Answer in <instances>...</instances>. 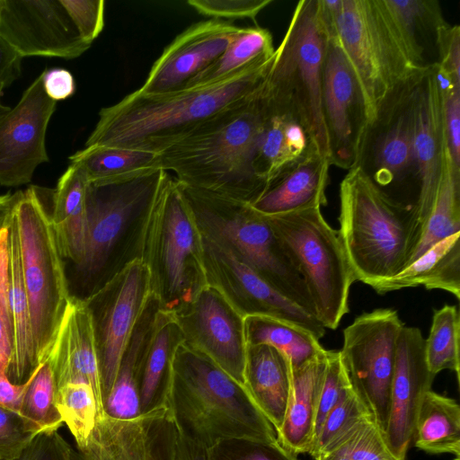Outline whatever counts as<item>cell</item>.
<instances>
[{
    "instance_id": "obj_22",
    "label": "cell",
    "mask_w": 460,
    "mask_h": 460,
    "mask_svg": "<svg viewBox=\"0 0 460 460\" xmlns=\"http://www.w3.org/2000/svg\"><path fill=\"white\" fill-rule=\"evenodd\" d=\"M45 360L58 388L70 383L89 385L97 402V419L105 414L93 320L84 299L71 295Z\"/></svg>"
},
{
    "instance_id": "obj_18",
    "label": "cell",
    "mask_w": 460,
    "mask_h": 460,
    "mask_svg": "<svg viewBox=\"0 0 460 460\" xmlns=\"http://www.w3.org/2000/svg\"><path fill=\"white\" fill-rule=\"evenodd\" d=\"M322 112L330 164L355 167L367 124L364 100L343 51L330 39L323 68Z\"/></svg>"
},
{
    "instance_id": "obj_6",
    "label": "cell",
    "mask_w": 460,
    "mask_h": 460,
    "mask_svg": "<svg viewBox=\"0 0 460 460\" xmlns=\"http://www.w3.org/2000/svg\"><path fill=\"white\" fill-rule=\"evenodd\" d=\"M180 185L202 237L229 252L279 292L316 317L297 265L262 214L248 203L181 182Z\"/></svg>"
},
{
    "instance_id": "obj_32",
    "label": "cell",
    "mask_w": 460,
    "mask_h": 460,
    "mask_svg": "<svg viewBox=\"0 0 460 460\" xmlns=\"http://www.w3.org/2000/svg\"><path fill=\"white\" fill-rule=\"evenodd\" d=\"M420 286L441 289L460 299V232L437 243L400 273L375 284L372 288L385 294Z\"/></svg>"
},
{
    "instance_id": "obj_60",
    "label": "cell",
    "mask_w": 460,
    "mask_h": 460,
    "mask_svg": "<svg viewBox=\"0 0 460 460\" xmlns=\"http://www.w3.org/2000/svg\"><path fill=\"white\" fill-rule=\"evenodd\" d=\"M4 89V88L2 85H0V116H2L10 110V107L4 105L1 102Z\"/></svg>"
},
{
    "instance_id": "obj_47",
    "label": "cell",
    "mask_w": 460,
    "mask_h": 460,
    "mask_svg": "<svg viewBox=\"0 0 460 460\" xmlns=\"http://www.w3.org/2000/svg\"><path fill=\"white\" fill-rule=\"evenodd\" d=\"M442 99L447 147L456 167L460 170V83L433 64Z\"/></svg>"
},
{
    "instance_id": "obj_15",
    "label": "cell",
    "mask_w": 460,
    "mask_h": 460,
    "mask_svg": "<svg viewBox=\"0 0 460 460\" xmlns=\"http://www.w3.org/2000/svg\"><path fill=\"white\" fill-rule=\"evenodd\" d=\"M202 240L208 285L217 288L243 318L270 316L304 328L318 340L324 336L325 327L315 316L282 295L229 252L204 237Z\"/></svg>"
},
{
    "instance_id": "obj_43",
    "label": "cell",
    "mask_w": 460,
    "mask_h": 460,
    "mask_svg": "<svg viewBox=\"0 0 460 460\" xmlns=\"http://www.w3.org/2000/svg\"><path fill=\"white\" fill-rule=\"evenodd\" d=\"M372 416L366 404L350 385L326 416L311 456L332 449L363 419Z\"/></svg>"
},
{
    "instance_id": "obj_2",
    "label": "cell",
    "mask_w": 460,
    "mask_h": 460,
    "mask_svg": "<svg viewBox=\"0 0 460 460\" xmlns=\"http://www.w3.org/2000/svg\"><path fill=\"white\" fill-rule=\"evenodd\" d=\"M261 88L244 103L161 151L158 166L173 172L179 182L190 188L250 205L255 202L266 187L254 169L268 115Z\"/></svg>"
},
{
    "instance_id": "obj_12",
    "label": "cell",
    "mask_w": 460,
    "mask_h": 460,
    "mask_svg": "<svg viewBox=\"0 0 460 460\" xmlns=\"http://www.w3.org/2000/svg\"><path fill=\"white\" fill-rule=\"evenodd\" d=\"M263 216L297 265L317 319L336 329L349 312V293L356 281L339 231L326 222L321 208Z\"/></svg>"
},
{
    "instance_id": "obj_11",
    "label": "cell",
    "mask_w": 460,
    "mask_h": 460,
    "mask_svg": "<svg viewBox=\"0 0 460 460\" xmlns=\"http://www.w3.org/2000/svg\"><path fill=\"white\" fill-rule=\"evenodd\" d=\"M428 68L401 83L380 104L366 125L355 165L389 199L414 209L419 193L417 105Z\"/></svg>"
},
{
    "instance_id": "obj_39",
    "label": "cell",
    "mask_w": 460,
    "mask_h": 460,
    "mask_svg": "<svg viewBox=\"0 0 460 460\" xmlns=\"http://www.w3.org/2000/svg\"><path fill=\"white\" fill-rule=\"evenodd\" d=\"M69 160L83 169L91 183L158 166V154L104 146H85Z\"/></svg>"
},
{
    "instance_id": "obj_54",
    "label": "cell",
    "mask_w": 460,
    "mask_h": 460,
    "mask_svg": "<svg viewBox=\"0 0 460 460\" xmlns=\"http://www.w3.org/2000/svg\"><path fill=\"white\" fill-rule=\"evenodd\" d=\"M73 448L58 429L38 434L19 460H73Z\"/></svg>"
},
{
    "instance_id": "obj_50",
    "label": "cell",
    "mask_w": 460,
    "mask_h": 460,
    "mask_svg": "<svg viewBox=\"0 0 460 460\" xmlns=\"http://www.w3.org/2000/svg\"><path fill=\"white\" fill-rule=\"evenodd\" d=\"M272 0H189L199 13L211 19H250L256 24L258 14Z\"/></svg>"
},
{
    "instance_id": "obj_3",
    "label": "cell",
    "mask_w": 460,
    "mask_h": 460,
    "mask_svg": "<svg viewBox=\"0 0 460 460\" xmlns=\"http://www.w3.org/2000/svg\"><path fill=\"white\" fill-rule=\"evenodd\" d=\"M165 412L181 433L206 448L232 438L278 441L245 386L183 343L173 356Z\"/></svg>"
},
{
    "instance_id": "obj_34",
    "label": "cell",
    "mask_w": 460,
    "mask_h": 460,
    "mask_svg": "<svg viewBox=\"0 0 460 460\" xmlns=\"http://www.w3.org/2000/svg\"><path fill=\"white\" fill-rule=\"evenodd\" d=\"M417 448L432 455L449 454L460 460V406L455 399L427 391L413 429Z\"/></svg>"
},
{
    "instance_id": "obj_28",
    "label": "cell",
    "mask_w": 460,
    "mask_h": 460,
    "mask_svg": "<svg viewBox=\"0 0 460 460\" xmlns=\"http://www.w3.org/2000/svg\"><path fill=\"white\" fill-rule=\"evenodd\" d=\"M243 377L251 397L277 431L289 397V359L272 346L247 345Z\"/></svg>"
},
{
    "instance_id": "obj_33",
    "label": "cell",
    "mask_w": 460,
    "mask_h": 460,
    "mask_svg": "<svg viewBox=\"0 0 460 460\" xmlns=\"http://www.w3.org/2000/svg\"><path fill=\"white\" fill-rule=\"evenodd\" d=\"M385 12L412 62L429 66L427 55L436 49L437 34L447 23L437 0H381Z\"/></svg>"
},
{
    "instance_id": "obj_13",
    "label": "cell",
    "mask_w": 460,
    "mask_h": 460,
    "mask_svg": "<svg viewBox=\"0 0 460 460\" xmlns=\"http://www.w3.org/2000/svg\"><path fill=\"white\" fill-rule=\"evenodd\" d=\"M397 312L378 308L358 316L343 331L340 350L350 384L385 433L399 333Z\"/></svg>"
},
{
    "instance_id": "obj_35",
    "label": "cell",
    "mask_w": 460,
    "mask_h": 460,
    "mask_svg": "<svg viewBox=\"0 0 460 460\" xmlns=\"http://www.w3.org/2000/svg\"><path fill=\"white\" fill-rule=\"evenodd\" d=\"M160 309L159 301L151 293L122 353L113 388L104 402V411L112 418L128 420L140 416L137 383L138 354Z\"/></svg>"
},
{
    "instance_id": "obj_51",
    "label": "cell",
    "mask_w": 460,
    "mask_h": 460,
    "mask_svg": "<svg viewBox=\"0 0 460 460\" xmlns=\"http://www.w3.org/2000/svg\"><path fill=\"white\" fill-rule=\"evenodd\" d=\"M35 437L21 415L0 406V460H19Z\"/></svg>"
},
{
    "instance_id": "obj_30",
    "label": "cell",
    "mask_w": 460,
    "mask_h": 460,
    "mask_svg": "<svg viewBox=\"0 0 460 460\" xmlns=\"http://www.w3.org/2000/svg\"><path fill=\"white\" fill-rule=\"evenodd\" d=\"M6 227L8 230L9 291L13 332L12 358L7 376L12 382L22 384L29 378L38 363L34 351L29 300L22 275L19 236L13 212Z\"/></svg>"
},
{
    "instance_id": "obj_42",
    "label": "cell",
    "mask_w": 460,
    "mask_h": 460,
    "mask_svg": "<svg viewBox=\"0 0 460 460\" xmlns=\"http://www.w3.org/2000/svg\"><path fill=\"white\" fill-rule=\"evenodd\" d=\"M56 407L72 434L76 447H84L97 421V402L92 387L84 383L66 384L57 390Z\"/></svg>"
},
{
    "instance_id": "obj_20",
    "label": "cell",
    "mask_w": 460,
    "mask_h": 460,
    "mask_svg": "<svg viewBox=\"0 0 460 460\" xmlns=\"http://www.w3.org/2000/svg\"><path fill=\"white\" fill-rule=\"evenodd\" d=\"M241 30L217 19L192 24L164 48L137 90L160 94L183 89L226 49Z\"/></svg>"
},
{
    "instance_id": "obj_14",
    "label": "cell",
    "mask_w": 460,
    "mask_h": 460,
    "mask_svg": "<svg viewBox=\"0 0 460 460\" xmlns=\"http://www.w3.org/2000/svg\"><path fill=\"white\" fill-rule=\"evenodd\" d=\"M150 294L148 270L137 260L84 299L93 320L103 407L115 384L122 353Z\"/></svg>"
},
{
    "instance_id": "obj_44",
    "label": "cell",
    "mask_w": 460,
    "mask_h": 460,
    "mask_svg": "<svg viewBox=\"0 0 460 460\" xmlns=\"http://www.w3.org/2000/svg\"><path fill=\"white\" fill-rule=\"evenodd\" d=\"M150 438L153 460H208V448L181 433L165 411L154 416Z\"/></svg>"
},
{
    "instance_id": "obj_10",
    "label": "cell",
    "mask_w": 460,
    "mask_h": 460,
    "mask_svg": "<svg viewBox=\"0 0 460 460\" xmlns=\"http://www.w3.org/2000/svg\"><path fill=\"white\" fill-rule=\"evenodd\" d=\"M43 190L26 189L13 210L38 365L49 351L71 296Z\"/></svg>"
},
{
    "instance_id": "obj_45",
    "label": "cell",
    "mask_w": 460,
    "mask_h": 460,
    "mask_svg": "<svg viewBox=\"0 0 460 460\" xmlns=\"http://www.w3.org/2000/svg\"><path fill=\"white\" fill-rule=\"evenodd\" d=\"M335 448L342 450L351 460H398L372 416L359 421L330 450Z\"/></svg>"
},
{
    "instance_id": "obj_49",
    "label": "cell",
    "mask_w": 460,
    "mask_h": 460,
    "mask_svg": "<svg viewBox=\"0 0 460 460\" xmlns=\"http://www.w3.org/2000/svg\"><path fill=\"white\" fill-rule=\"evenodd\" d=\"M13 336L8 277V230L5 226L0 231V366L6 370L12 358Z\"/></svg>"
},
{
    "instance_id": "obj_1",
    "label": "cell",
    "mask_w": 460,
    "mask_h": 460,
    "mask_svg": "<svg viewBox=\"0 0 460 460\" xmlns=\"http://www.w3.org/2000/svg\"><path fill=\"white\" fill-rule=\"evenodd\" d=\"M273 56L212 84L160 94L137 90L100 111L85 146L159 154L211 119L250 100L264 82Z\"/></svg>"
},
{
    "instance_id": "obj_19",
    "label": "cell",
    "mask_w": 460,
    "mask_h": 460,
    "mask_svg": "<svg viewBox=\"0 0 460 460\" xmlns=\"http://www.w3.org/2000/svg\"><path fill=\"white\" fill-rule=\"evenodd\" d=\"M0 36L22 58L72 59L92 45L81 38L60 0H0Z\"/></svg>"
},
{
    "instance_id": "obj_4",
    "label": "cell",
    "mask_w": 460,
    "mask_h": 460,
    "mask_svg": "<svg viewBox=\"0 0 460 460\" xmlns=\"http://www.w3.org/2000/svg\"><path fill=\"white\" fill-rule=\"evenodd\" d=\"M168 175L151 166L90 182L85 250L75 267L87 288L84 299L141 259L147 218Z\"/></svg>"
},
{
    "instance_id": "obj_27",
    "label": "cell",
    "mask_w": 460,
    "mask_h": 460,
    "mask_svg": "<svg viewBox=\"0 0 460 460\" xmlns=\"http://www.w3.org/2000/svg\"><path fill=\"white\" fill-rule=\"evenodd\" d=\"M89 180L83 169L70 164L51 190L50 219L62 258L77 267L84 254L87 233Z\"/></svg>"
},
{
    "instance_id": "obj_55",
    "label": "cell",
    "mask_w": 460,
    "mask_h": 460,
    "mask_svg": "<svg viewBox=\"0 0 460 460\" xmlns=\"http://www.w3.org/2000/svg\"><path fill=\"white\" fill-rule=\"evenodd\" d=\"M43 84L47 95L56 102L70 97L75 91L74 76L64 68L43 71Z\"/></svg>"
},
{
    "instance_id": "obj_29",
    "label": "cell",
    "mask_w": 460,
    "mask_h": 460,
    "mask_svg": "<svg viewBox=\"0 0 460 460\" xmlns=\"http://www.w3.org/2000/svg\"><path fill=\"white\" fill-rule=\"evenodd\" d=\"M265 106L268 115L259 140L254 169L267 185L302 159L312 143L303 125L291 111L266 103Z\"/></svg>"
},
{
    "instance_id": "obj_56",
    "label": "cell",
    "mask_w": 460,
    "mask_h": 460,
    "mask_svg": "<svg viewBox=\"0 0 460 460\" xmlns=\"http://www.w3.org/2000/svg\"><path fill=\"white\" fill-rule=\"evenodd\" d=\"M22 57L0 36V85L9 87L22 72Z\"/></svg>"
},
{
    "instance_id": "obj_41",
    "label": "cell",
    "mask_w": 460,
    "mask_h": 460,
    "mask_svg": "<svg viewBox=\"0 0 460 460\" xmlns=\"http://www.w3.org/2000/svg\"><path fill=\"white\" fill-rule=\"evenodd\" d=\"M459 329L456 306L446 305L434 311L429 333L425 339L426 360L433 376L447 369L456 373L459 382Z\"/></svg>"
},
{
    "instance_id": "obj_46",
    "label": "cell",
    "mask_w": 460,
    "mask_h": 460,
    "mask_svg": "<svg viewBox=\"0 0 460 460\" xmlns=\"http://www.w3.org/2000/svg\"><path fill=\"white\" fill-rule=\"evenodd\" d=\"M208 460H297L279 441L265 442L247 438L220 441L208 448Z\"/></svg>"
},
{
    "instance_id": "obj_16",
    "label": "cell",
    "mask_w": 460,
    "mask_h": 460,
    "mask_svg": "<svg viewBox=\"0 0 460 460\" xmlns=\"http://www.w3.org/2000/svg\"><path fill=\"white\" fill-rule=\"evenodd\" d=\"M173 316L184 345L208 357L244 385V318L217 288L205 286L186 308Z\"/></svg>"
},
{
    "instance_id": "obj_24",
    "label": "cell",
    "mask_w": 460,
    "mask_h": 460,
    "mask_svg": "<svg viewBox=\"0 0 460 460\" xmlns=\"http://www.w3.org/2000/svg\"><path fill=\"white\" fill-rule=\"evenodd\" d=\"M330 166L312 144L302 159L268 182L251 206L265 216L325 206Z\"/></svg>"
},
{
    "instance_id": "obj_31",
    "label": "cell",
    "mask_w": 460,
    "mask_h": 460,
    "mask_svg": "<svg viewBox=\"0 0 460 460\" xmlns=\"http://www.w3.org/2000/svg\"><path fill=\"white\" fill-rule=\"evenodd\" d=\"M157 412L128 420L105 413L87 444L73 450V460H153L150 426Z\"/></svg>"
},
{
    "instance_id": "obj_7",
    "label": "cell",
    "mask_w": 460,
    "mask_h": 460,
    "mask_svg": "<svg viewBox=\"0 0 460 460\" xmlns=\"http://www.w3.org/2000/svg\"><path fill=\"white\" fill-rule=\"evenodd\" d=\"M203 240L180 182L168 175L146 225L140 261L162 311L175 314L208 285Z\"/></svg>"
},
{
    "instance_id": "obj_9",
    "label": "cell",
    "mask_w": 460,
    "mask_h": 460,
    "mask_svg": "<svg viewBox=\"0 0 460 460\" xmlns=\"http://www.w3.org/2000/svg\"><path fill=\"white\" fill-rule=\"evenodd\" d=\"M333 10L328 36L340 45L356 76L367 124L401 83L428 66L410 58L381 0H335Z\"/></svg>"
},
{
    "instance_id": "obj_53",
    "label": "cell",
    "mask_w": 460,
    "mask_h": 460,
    "mask_svg": "<svg viewBox=\"0 0 460 460\" xmlns=\"http://www.w3.org/2000/svg\"><path fill=\"white\" fill-rule=\"evenodd\" d=\"M437 64L451 78L460 83V28L444 24L438 31L436 40Z\"/></svg>"
},
{
    "instance_id": "obj_26",
    "label": "cell",
    "mask_w": 460,
    "mask_h": 460,
    "mask_svg": "<svg viewBox=\"0 0 460 460\" xmlns=\"http://www.w3.org/2000/svg\"><path fill=\"white\" fill-rule=\"evenodd\" d=\"M323 354L298 368L291 367L288 405L280 428L276 431L279 444L292 454H312L315 422L325 367Z\"/></svg>"
},
{
    "instance_id": "obj_40",
    "label": "cell",
    "mask_w": 460,
    "mask_h": 460,
    "mask_svg": "<svg viewBox=\"0 0 460 460\" xmlns=\"http://www.w3.org/2000/svg\"><path fill=\"white\" fill-rule=\"evenodd\" d=\"M28 381L20 413L26 429L36 436L58 429L63 422L56 407L58 387L49 362L40 363Z\"/></svg>"
},
{
    "instance_id": "obj_23",
    "label": "cell",
    "mask_w": 460,
    "mask_h": 460,
    "mask_svg": "<svg viewBox=\"0 0 460 460\" xmlns=\"http://www.w3.org/2000/svg\"><path fill=\"white\" fill-rule=\"evenodd\" d=\"M446 146L442 99L432 64L420 83L415 130V154L419 172V193L415 210L423 226L434 204Z\"/></svg>"
},
{
    "instance_id": "obj_37",
    "label": "cell",
    "mask_w": 460,
    "mask_h": 460,
    "mask_svg": "<svg viewBox=\"0 0 460 460\" xmlns=\"http://www.w3.org/2000/svg\"><path fill=\"white\" fill-rule=\"evenodd\" d=\"M458 232H460V170L454 164L447 144L434 204L423 226L420 241L411 262L437 243Z\"/></svg>"
},
{
    "instance_id": "obj_58",
    "label": "cell",
    "mask_w": 460,
    "mask_h": 460,
    "mask_svg": "<svg viewBox=\"0 0 460 460\" xmlns=\"http://www.w3.org/2000/svg\"><path fill=\"white\" fill-rule=\"evenodd\" d=\"M22 194V190L0 194V231L8 223L13 209Z\"/></svg>"
},
{
    "instance_id": "obj_52",
    "label": "cell",
    "mask_w": 460,
    "mask_h": 460,
    "mask_svg": "<svg viewBox=\"0 0 460 460\" xmlns=\"http://www.w3.org/2000/svg\"><path fill=\"white\" fill-rule=\"evenodd\" d=\"M81 38L92 44L104 27L103 0H60Z\"/></svg>"
},
{
    "instance_id": "obj_25",
    "label": "cell",
    "mask_w": 460,
    "mask_h": 460,
    "mask_svg": "<svg viewBox=\"0 0 460 460\" xmlns=\"http://www.w3.org/2000/svg\"><path fill=\"white\" fill-rule=\"evenodd\" d=\"M183 341L174 316L160 309L138 354L137 383L140 415L165 411L173 356Z\"/></svg>"
},
{
    "instance_id": "obj_21",
    "label": "cell",
    "mask_w": 460,
    "mask_h": 460,
    "mask_svg": "<svg viewBox=\"0 0 460 460\" xmlns=\"http://www.w3.org/2000/svg\"><path fill=\"white\" fill-rule=\"evenodd\" d=\"M435 376L428 367L425 339L417 327L402 328L396 345L385 440L398 460H405L418 409Z\"/></svg>"
},
{
    "instance_id": "obj_59",
    "label": "cell",
    "mask_w": 460,
    "mask_h": 460,
    "mask_svg": "<svg viewBox=\"0 0 460 460\" xmlns=\"http://www.w3.org/2000/svg\"><path fill=\"white\" fill-rule=\"evenodd\" d=\"M314 460H351L342 450L335 448L328 452L319 454Z\"/></svg>"
},
{
    "instance_id": "obj_48",
    "label": "cell",
    "mask_w": 460,
    "mask_h": 460,
    "mask_svg": "<svg viewBox=\"0 0 460 460\" xmlns=\"http://www.w3.org/2000/svg\"><path fill=\"white\" fill-rule=\"evenodd\" d=\"M350 385L340 351L327 350L325 373L317 409L314 447L326 416Z\"/></svg>"
},
{
    "instance_id": "obj_38",
    "label": "cell",
    "mask_w": 460,
    "mask_h": 460,
    "mask_svg": "<svg viewBox=\"0 0 460 460\" xmlns=\"http://www.w3.org/2000/svg\"><path fill=\"white\" fill-rule=\"evenodd\" d=\"M275 49L270 32L264 28H242L226 49L183 88L212 84L228 78L258 59L271 56Z\"/></svg>"
},
{
    "instance_id": "obj_57",
    "label": "cell",
    "mask_w": 460,
    "mask_h": 460,
    "mask_svg": "<svg viewBox=\"0 0 460 460\" xmlns=\"http://www.w3.org/2000/svg\"><path fill=\"white\" fill-rule=\"evenodd\" d=\"M6 371L0 366V406L20 415L29 381L15 384L10 380Z\"/></svg>"
},
{
    "instance_id": "obj_8",
    "label": "cell",
    "mask_w": 460,
    "mask_h": 460,
    "mask_svg": "<svg viewBox=\"0 0 460 460\" xmlns=\"http://www.w3.org/2000/svg\"><path fill=\"white\" fill-rule=\"evenodd\" d=\"M328 41L318 0L299 1L274 51L261 93L267 104L291 111L311 143L329 160L322 112L323 68Z\"/></svg>"
},
{
    "instance_id": "obj_17",
    "label": "cell",
    "mask_w": 460,
    "mask_h": 460,
    "mask_svg": "<svg viewBox=\"0 0 460 460\" xmlns=\"http://www.w3.org/2000/svg\"><path fill=\"white\" fill-rule=\"evenodd\" d=\"M57 102L45 92L42 72L19 102L0 116V185L27 184L36 168L49 161L45 138Z\"/></svg>"
},
{
    "instance_id": "obj_5",
    "label": "cell",
    "mask_w": 460,
    "mask_h": 460,
    "mask_svg": "<svg viewBox=\"0 0 460 460\" xmlns=\"http://www.w3.org/2000/svg\"><path fill=\"white\" fill-rule=\"evenodd\" d=\"M339 222L355 279L371 288L410 264L423 229L413 208L389 199L358 167L341 182Z\"/></svg>"
},
{
    "instance_id": "obj_36",
    "label": "cell",
    "mask_w": 460,
    "mask_h": 460,
    "mask_svg": "<svg viewBox=\"0 0 460 460\" xmlns=\"http://www.w3.org/2000/svg\"><path fill=\"white\" fill-rule=\"evenodd\" d=\"M243 333L246 346H272L289 359L292 368L301 367L325 350L307 330L270 316H245Z\"/></svg>"
}]
</instances>
